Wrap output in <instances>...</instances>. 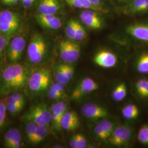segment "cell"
<instances>
[{"mask_svg":"<svg viewBox=\"0 0 148 148\" xmlns=\"http://www.w3.org/2000/svg\"><path fill=\"white\" fill-rule=\"evenodd\" d=\"M77 21L71 20L68 23V25L66 27L65 32L67 37L69 38L70 40H74L75 32L76 29Z\"/></svg>","mask_w":148,"mask_h":148,"instance_id":"obj_24","label":"cell"},{"mask_svg":"<svg viewBox=\"0 0 148 148\" xmlns=\"http://www.w3.org/2000/svg\"><path fill=\"white\" fill-rule=\"evenodd\" d=\"M137 71L141 74L148 73V53L141 55L137 62Z\"/></svg>","mask_w":148,"mask_h":148,"instance_id":"obj_22","label":"cell"},{"mask_svg":"<svg viewBox=\"0 0 148 148\" xmlns=\"http://www.w3.org/2000/svg\"><path fill=\"white\" fill-rule=\"evenodd\" d=\"M7 98L17 104H21L22 106H25V97L23 94H21L20 93H15L10 96L8 97Z\"/></svg>","mask_w":148,"mask_h":148,"instance_id":"obj_33","label":"cell"},{"mask_svg":"<svg viewBox=\"0 0 148 148\" xmlns=\"http://www.w3.org/2000/svg\"><path fill=\"white\" fill-rule=\"evenodd\" d=\"M47 126L37 125L36 132L30 143L37 144L41 142L47 136Z\"/></svg>","mask_w":148,"mask_h":148,"instance_id":"obj_21","label":"cell"},{"mask_svg":"<svg viewBox=\"0 0 148 148\" xmlns=\"http://www.w3.org/2000/svg\"><path fill=\"white\" fill-rule=\"evenodd\" d=\"M60 56L64 62L72 63L76 62L80 56V47L70 40H63L59 43Z\"/></svg>","mask_w":148,"mask_h":148,"instance_id":"obj_5","label":"cell"},{"mask_svg":"<svg viewBox=\"0 0 148 148\" xmlns=\"http://www.w3.org/2000/svg\"><path fill=\"white\" fill-rule=\"evenodd\" d=\"M127 33L135 38L145 42H148V25L136 24L127 28Z\"/></svg>","mask_w":148,"mask_h":148,"instance_id":"obj_16","label":"cell"},{"mask_svg":"<svg viewBox=\"0 0 148 148\" xmlns=\"http://www.w3.org/2000/svg\"><path fill=\"white\" fill-rule=\"evenodd\" d=\"M55 79L57 82L64 85H66L70 81L66 77L63 71L62 70L59 65L56 68Z\"/></svg>","mask_w":148,"mask_h":148,"instance_id":"obj_26","label":"cell"},{"mask_svg":"<svg viewBox=\"0 0 148 148\" xmlns=\"http://www.w3.org/2000/svg\"><path fill=\"white\" fill-rule=\"evenodd\" d=\"M21 133L18 131L14 137L13 138L10 144L9 145V148H19L21 147Z\"/></svg>","mask_w":148,"mask_h":148,"instance_id":"obj_36","label":"cell"},{"mask_svg":"<svg viewBox=\"0 0 148 148\" xmlns=\"http://www.w3.org/2000/svg\"><path fill=\"white\" fill-rule=\"evenodd\" d=\"M35 1V0H24L23 1V5L25 8H27L31 7Z\"/></svg>","mask_w":148,"mask_h":148,"instance_id":"obj_43","label":"cell"},{"mask_svg":"<svg viewBox=\"0 0 148 148\" xmlns=\"http://www.w3.org/2000/svg\"><path fill=\"white\" fill-rule=\"evenodd\" d=\"M70 147L72 148H76V145H77V137H76V134L74 135V136H73L72 138H71L70 140Z\"/></svg>","mask_w":148,"mask_h":148,"instance_id":"obj_42","label":"cell"},{"mask_svg":"<svg viewBox=\"0 0 148 148\" xmlns=\"http://www.w3.org/2000/svg\"><path fill=\"white\" fill-rule=\"evenodd\" d=\"M79 125V120L77 114L73 111H66L61 121V127L67 131L75 130Z\"/></svg>","mask_w":148,"mask_h":148,"instance_id":"obj_14","label":"cell"},{"mask_svg":"<svg viewBox=\"0 0 148 148\" xmlns=\"http://www.w3.org/2000/svg\"><path fill=\"white\" fill-rule=\"evenodd\" d=\"M24 119L27 121L32 122L37 125L47 126L52 121V112L46 104H38L32 107Z\"/></svg>","mask_w":148,"mask_h":148,"instance_id":"obj_3","label":"cell"},{"mask_svg":"<svg viewBox=\"0 0 148 148\" xmlns=\"http://www.w3.org/2000/svg\"><path fill=\"white\" fill-rule=\"evenodd\" d=\"M51 88L53 89V90H56L57 91H58L59 92L64 94V85L59 83V82H56L54 84H53V85L51 86V87H50Z\"/></svg>","mask_w":148,"mask_h":148,"instance_id":"obj_40","label":"cell"},{"mask_svg":"<svg viewBox=\"0 0 148 148\" xmlns=\"http://www.w3.org/2000/svg\"><path fill=\"white\" fill-rule=\"evenodd\" d=\"M98 88L99 85L94 79L90 77H86L82 79L75 87L72 93L71 98L74 99H79Z\"/></svg>","mask_w":148,"mask_h":148,"instance_id":"obj_8","label":"cell"},{"mask_svg":"<svg viewBox=\"0 0 148 148\" xmlns=\"http://www.w3.org/2000/svg\"><path fill=\"white\" fill-rule=\"evenodd\" d=\"M46 44L41 35L35 34L32 37L27 48V56L32 64H39L44 58L46 53Z\"/></svg>","mask_w":148,"mask_h":148,"instance_id":"obj_2","label":"cell"},{"mask_svg":"<svg viewBox=\"0 0 148 148\" xmlns=\"http://www.w3.org/2000/svg\"><path fill=\"white\" fill-rule=\"evenodd\" d=\"M51 81V73L45 68L38 69L32 74L28 81L29 89L33 92L39 93L46 90Z\"/></svg>","mask_w":148,"mask_h":148,"instance_id":"obj_4","label":"cell"},{"mask_svg":"<svg viewBox=\"0 0 148 148\" xmlns=\"http://www.w3.org/2000/svg\"><path fill=\"white\" fill-rule=\"evenodd\" d=\"M7 111L6 98H3L0 101V130L5 124Z\"/></svg>","mask_w":148,"mask_h":148,"instance_id":"obj_28","label":"cell"},{"mask_svg":"<svg viewBox=\"0 0 148 148\" xmlns=\"http://www.w3.org/2000/svg\"><path fill=\"white\" fill-rule=\"evenodd\" d=\"M59 9L57 0H42L38 6L40 14H54Z\"/></svg>","mask_w":148,"mask_h":148,"instance_id":"obj_17","label":"cell"},{"mask_svg":"<svg viewBox=\"0 0 148 148\" xmlns=\"http://www.w3.org/2000/svg\"><path fill=\"white\" fill-rule=\"evenodd\" d=\"M67 105L63 101H59L52 106V121L55 128L59 131L62 129L61 121L64 114L66 111Z\"/></svg>","mask_w":148,"mask_h":148,"instance_id":"obj_13","label":"cell"},{"mask_svg":"<svg viewBox=\"0 0 148 148\" xmlns=\"http://www.w3.org/2000/svg\"><path fill=\"white\" fill-rule=\"evenodd\" d=\"M131 137L132 131L129 127L120 126L114 129L108 140L112 145L120 147L127 144Z\"/></svg>","mask_w":148,"mask_h":148,"instance_id":"obj_7","label":"cell"},{"mask_svg":"<svg viewBox=\"0 0 148 148\" xmlns=\"http://www.w3.org/2000/svg\"><path fill=\"white\" fill-rule=\"evenodd\" d=\"M93 5L98 7H101V0H88Z\"/></svg>","mask_w":148,"mask_h":148,"instance_id":"obj_45","label":"cell"},{"mask_svg":"<svg viewBox=\"0 0 148 148\" xmlns=\"http://www.w3.org/2000/svg\"><path fill=\"white\" fill-rule=\"evenodd\" d=\"M86 32L85 31V29L84 28V27H82V25L77 21L74 40L81 41L86 37Z\"/></svg>","mask_w":148,"mask_h":148,"instance_id":"obj_30","label":"cell"},{"mask_svg":"<svg viewBox=\"0 0 148 148\" xmlns=\"http://www.w3.org/2000/svg\"><path fill=\"white\" fill-rule=\"evenodd\" d=\"M120 1H126V0H120Z\"/></svg>","mask_w":148,"mask_h":148,"instance_id":"obj_48","label":"cell"},{"mask_svg":"<svg viewBox=\"0 0 148 148\" xmlns=\"http://www.w3.org/2000/svg\"><path fill=\"white\" fill-rule=\"evenodd\" d=\"M19 131L16 129H11L9 130L7 132L5 133V138H4V144L5 147L8 148L9 145L13 140V138L16 136V134Z\"/></svg>","mask_w":148,"mask_h":148,"instance_id":"obj_34","label":"cell"},{"mask_svg":"<svg viewBox=\"0 0 148 148\" xmlns=\"http://www.w3.org/2000/svg\"><path fill=\"white\" fill-rule=\"evenodd\" d=\"M77 145L76 148H84L87 145V140L85 137L81 134H76Z\"/></svg>","mask_w":148,"mask_h":148,"instance_id":"obj_39","label":"cell"},{"mask_svg":"<svg viewBox=\"0 0 148 148\" xmlns=\"http://www.w3.org/2000/svg\"><path fill=\"white\" fill-rule=\"evenodd\" d=\"M139 109L137 106L134 104H128L122 110L123 116L128 120L136 119L139 115Z\"/></svg>","mask_w":148,"mask_h":148,"instance_id":"obj_19","label":"cell"},{"mask_svg":"<svg viewBox=\"0 0 148 148\" xmlns=\"http://www.w3.org/2000/svg\"><path fill=\"white\" fill-rule=\"evenodd\" d=\"M114 130V124L109 121H101L94 130L95 136L101 140H108Z\"/></svg>","mask_w":148,"mask_h":148,"instance_id":"obj_15","label":"cell"},{"mask_svg":"<svg viewBox=\"0 0 148 148\" xmlns=\"http://www.w3.org/2000/svg\"><path fill=\"white\" fill-rule=\"evenodd\" d=\"M41 26L51 29H58L62 27V21L58 18L55 16L50 21L42 24Z\"/></svg>","mask_w":148,"mask_h":148,"instance_id":"obj_27","label":"cell"},{"mask_svg":"<svg viewBox=\"0 0 148 148\" xmlns=\"http://www.w3.org/2000/svg\"><path fill=\"white\" fill-rule=\"evenodd\" d=\"M147 11H148V0H145L143 7L141 9L140 12H144Z\"/></svg>","mask_w":148,"mask_h":148,"instance_id":"obj_44","label":"cell"},{"mask_svg":"<svg viewBox=\"0 0 148 148\" xmlns=\"http://www.w3.org/2000/svg\"><path fill=\"white\" fill-rule=\"evenodd\" d=\"M145 0H133L131 3V10L134 13L140 12Z\"/></svg>","mask_w":148,"mask_h":148,"instance_id":"obj_35","label":"cell"},{"mask_svg":"<svg viewBox=\"0 0 148 148\" xmlns=\"http://www.w3.org/2000/svg\"><path fill=\"white\" fill-rule=\"evenodd\" d=\"M55 16L54 14H40L38 16H37V20L38 23L41 25L42 24L50 21Z\"/></svg>","mask_w":148,"mask_h":148,"instance_id":"obj_37","label":"cell"},{"mask_svg":"<svg viewBox=\"0 0 148 148\" xmlns=\"http://www.w3.org/2000/svg\"><path fill=\"white\" fill-rule=\"evenodd\" d=\"M66 2L69 5L78 8H85L90 9L97 12H103L106 10L101 7H98L93 5L88 0H65Z\"/></svg>","mask_w":148,"mask_h":148,"instance_id":"obj_18","label":"cell"},{"mask_svg":"<svg viewBox=\"0 0 148 148\" xmlns=\"http://www.w3.org/2000/svg\"><path fill=\"white\" fill-rule=\"evenodd\" d=\"M24 106L17 104L15 102L6 98V107L7 110L11 114H16L23 110Z\"/></svg>","mask_w":148,"mask_h":148,"instance_id":"obj_23","label":"cell"},{"mask_svg":"<svg viewBox=\"0 0 148 148\" xmlns=\"http://www.w3.org/2000/svg\"><path fill=\"white\" fill-rule=\"evenodd\" d=\"M19 26V18L10 11L0 12V32L5 35L13 34Z\"/></svg>","mask_w":148,"mask_h":148,"instance_id":"obj_6","label":"cell"},{"mask_svg":"<svg viewBox=\"0 0 148 148\" xmlns=\"http://www.w3.org/2000/svg\"><path fill=\"white\" fill-rule=\"evenodd\" d=\"M3 84L7 88L12 90L23 88L27 81V72L24 66L18 64L7 66L2 73Z\"/></svg>","mask_w":148,"mask_h":148,"instance_id":"obj_1","label":"cell"},{"mask_svg":"<svg viewBox=\"0 0 148 148\" xmlns=\"http://www.w3.org/2000/svg\"><path fill=\"white\" fill-rule=\"evenodd\" d=\"M98 13L93 10L83 11L80 15L81 21L86 27L93 29H99L102 27V21Z\"/></svg>","mask_w":148,"mask_h":148,"instance_id":"obj_12","label":"cell"},{"mask_svg":"<svg viewBox=\"0 0 148 148\" xmlns=\"http://www.w3.org/2000/svg\"><path fill=\"white\" fill-rule=\"evenodd\" d=\"M10 1V0H2V2L3 4H5V5H8V3Z\"/></svg>","mask_w":148,"mask_h":148,"instance_id":"obj_47","label":"cell"},{"mask_svg":"<svg viewBox=\"0 0 148 148\" xmlns=\"http://www.w3.org/2000/svg\"><path fill=\"white\" fill-rule=\"evenodd\" d=\"M7 43V38L5 36L0 35V57L5 48Z\"/></svg>","mask_w":148,"mask_h":148,"instance_id":"obj_41","label":"cell"},{"mask_svg":"<svg viewBox=\"0 0 148 148\" xmlns=\"http://www.w3.org/2000/svg\"><path fill=\"white\" fill-rule=\"evenodd\" d=\"M117 62L116 56L108 51H101L97 53L94 57V62L97 65L104 68H111L115 66Z\"/></svg>","mask_w":148,"mask_h":148,"instance_id":"obj_11","label":"cell"},{"mask_svg":"<svg viewBox=\"0 0 148 148\" xmlns=\"http://www.w3.org/2000/svg\"><path fill=\"white\" fill-rule=\"evenodd\" d=\"M148 79H139L136 83V90L138 95L141 97H143L144 93L148 85Z\"/></svg>","mask_w":148,"mask_h":148,"instance_id":"obj_29","label":"cell"},{"mask_svg":"<svg viewBox=\"0 0 148 148\" xmlns=\"http://www.w3.org/2000/svg\"><path fill=\"white\" fill-rule=\"evenodd\" d=\"M60 68L63 71L64 73L69 81L73 79L74 76V69L73 66L67 64H59Z\"/></svg>","mask_w":148,"mask_h":148,"instance_id":"obj_31","label":"cell"},{"mask_svg":"<svg viewBox=\"0 0 148 148\" xmlns=\"http://www.w3.org/2000/svg\"><path fill=\"white\" fill-rule=\"evenodd\" d=\"M127 95V87L125 83L120 84L117 86L112 92V98L116 101L123 100Z\"/></svg>","mask_w":148,"mask_h":148,"instance_id":"obj_20","label":"cell"},{"mask_svg":"<svg viewBox=\"0 0 148 148\" xmlns=\"http://www.w3.org/2000/svg\"><path fill=\"white\" fill-rule=\"evenodd\" d=\"M81 112L86 118L95 120L108 116V112L104 108L94 103H86L81 108Z\"/></svg>","mask_w":148,"mask_h":148,"instance_id":"obj_10","label":"cell"},{"mask_svg":"<svg viewBox=\"0 0 148 148\" xmlns=\"http://www.w3.org/2000/svg\"><path fill=\"white\" fill-rule=\"evenodd\" d=\"M64 94H63L58 91L53 90L50 88L48 92V97L50 99L53 100H58L62 98L63 97Z\"/></svg>","mask_w":148,"mask_h":148,"instance_id":"obj_38","label":"cell"},{"mask_svg":"<svg viewBox=\"0 0 148 148\" xmlns=\"http://www.w3.org/2000/svg\"><path fill=\"white\" fill-rule=\"evenodd\" d=\"M25 46V40L21 36L14 37L11 40L8 52V56L11 62H16L21 59Z\"/></svg>","mask_w":148,"mask_h":148,"instance_id":"obj_9","label":"cell"},{"mask_svg":"<svg viewBox=\"0 0 148 148\" xmlns=\"http://www.w3.org/2000/svg\"><path fill=\"white\" fill-rule=\"evenodd\" d=\"M37 125L32 122H29L26 127V133L27 137L29 142L32 141V139L34 136V134L36 132Z\"/></svg>","mask_w":148,"mask_h":148,"instance_id":"obj_32","label":"cell"},{"mask_svg":"<svg viewBox=\"0 0 148 148\" xmlns=\"http://www.w3.org/2000/svg\"><path fill=\"white\" fill-rule=\"evenodd\" d=\"M138 139L142 144L148 145V125H144L140 127L138 132Z\"/></svg>","mask_w":148,"mask_h":148,"instance_id":"obj_25","label":"cell"},{"mask_svg":"<svg viewBox=\"0 0 148 148\" xmlns=\"http://www.w3.org/2000/svg\"><path fill=\"white\" fill-rule=\"evenodd\" d=\"M146 97H148V85H147V88H146L145 90V92L144 93L143 98H146Z\"/></svg>","mask_w":148,"mask_h":148,"instance_id":"obj_46","label":"cell"}]
</instances>
